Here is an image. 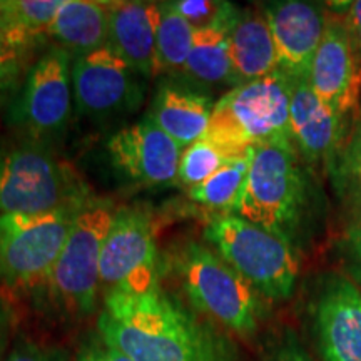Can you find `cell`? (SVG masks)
Returning <instances> with one entry per match:
<instances>
[{"instance_id": "cell-1", "label": "cell", "mask_w": 361, "mask_h": 361, "mask_svg": "<svg viewBox=\"0 0 361 361\" xmlns=\"http://www.w3.org/2000/svg\"><path fill=\"white\" fill-rule=\"evenodd\" d=\"M97 333L133 361H238L228 333L161 286L106 293Z\"/></svg>"}, {"instance_id": "cell-2", "label": "cell", "mask_w": 361, "mask_h": 361, "mask_svg": "<svg viewBox=\"0 0 361 361\" xmlns=\"http://www.w3.org/2000/svg\"><path fill=\"white\" fill-rule=\"evenodd\" d=\"M303 162L293 141L252 149L245 189L233 214L300 250L316 213L314 183Z\"/></svg>"}, {"instance_id": "cell-3", "label": "cell", "mask_w": 361, "mask_h": 361, "mask_svg": "<svg viewBox=\"0 0 361 361\" xmlns=\"http://www.w3.org/2000/svg\"><path fill=\"white\" fill-rule=\"evenodd\" d=\"M171 266L197 313L238 336L250 338L258 331L264 298L218 252L188 241L176 247Z\"/></svg>"}, {"instance_id": "cell-4", "label": "cell", "mask_w": 361, "mask_h": 361, "mask_svg": "<svg viewBox=\"0 0 361 361\" xmlns=\"http://www.w3.org/2000/svg\"><path fill=\"white\" fill-rule=\"evenodd\" d=\"M291 79L283 72L241 84L214 104L204 139L229 157H239L263 144L291 141Z\"/></svg>"}, {"instance_id": "cell-5", "label": "cell", "mask_w": 361, "mask_h": 361, "mask_svg": "<svg viewBox=\"0 0 361 361\" xmlns=\"http://www.w3.org/2000/svg\"><path fill=\"white\" fill-rule=\"evenodd\" d=\"M211 250L264 300H288L300 276L298 250L276 234L234 214H214L204 226Z\"/></svg>"}, {"instance_id": "cell-6", "label": "cell", "mask_w": 361, "mask_h": 361, "mask_svg": "<svg viewBox=\"0 0 361 361\" xmlns=\"http://www.w3.org/2000/svg\"><path fill=\"white\" fill-rule=\"evenodd\" d=\"M117 211L106 201L85 200L47 286L69 313L87 316L96 310L101 288V256Z\"/></svg>"}, {"instance_id": "cell-7", "label": "cell", "mask_w": 361, "mask_h": 361, "mask_svg": "<svg viewBox=\"0 0 361 361\" xmlns=\"http://www.w3.org/2000/svg\"><path fill=\"white\" fill-rule=\"evenodd\" d=\"M79 207L0 214V278L19 290L47 284Z\"/></svg>"}, {"instance_id": "cell-8", "label": "cell", "mask_w": 361, "mask_h": 361, "mask_svg": "<svg viewBox=\"0 0 361 361\" xmlns=\"http://www.w3.org/2000/svg\"><path fill=\"white\" fill-rule=\"evenodd\" d=\"M84 201L72 169L47 151L0 146V214L47 213Z\"/></svg>"}, {"instance_id": "cell-9", "label": "cell", "mask_w": 361, "mask_h": 361, "mask_svg": "<svg viewBox=\"0 0 361 361\" xmlns=\"http://www.w3.org/2000/svg\"><path fill=\"white\" fill-rule=\"evenodd\" d=\"M101 284L106 293L142 295L159 286L154 221L135 207L116 213L101 256Z\"/></svg>"}, {"instance_id": "cell-10", "label": "cell", "mask_w": 361, "mask_h": 361, "mask_svg": "<svg viewBox=\"0 0 361 361\" xmlns=\"http://www.w3.org/2000/svg\"><path fill=\"white\" fill-rule=\"evenodd\" d=\"M72 101V56L66 49H52L27 74L13 119L34 137H47L66 128Z\"/></svg>"}, {"instance_id": "cell-11", "label": "cell", "mask_w": 361, "mask_h": 361, "mask_svg": "<svg viewBox=\"0 0 361 361\" xmlns=\"http://www.w3.org/2000/svg\"><path fill=\"white\" fill-rule=\"evenodd\" d=\"M323 361H361V288L350 276L328 273L311 305Z\"/></svg>"}, {"instance_id": "cell-12", "label": "cell", "mask_w": 361, "mask_h": 361, "mask_svg": "<svg viewBox=\"0 0 361 361\" xmlns=\"http://www.w3.org/2000/svg\"><path fill=\"white\" fill-rule=\"evenodd\" d=\"M139 72L109 44L79 54L72 61V92L87 116H112L130 109L139 99Z\"/></svg>"}, {"instance_id": "cell-13", "label": "cell", "mask_w": 361, "mask_h": 361, "mask_svg": "<svg viewBox=\"0 0 361 361\" xmlns=\"http://www.w3.org/2000/svg\"><path fill=\"white\" fill-rule=\"evenodd\" d=\"M308 80L333 112L348 119L360 111L361 59L341 17L328 12L322 42L311 62Z\"/></svg>"}, {"instance_id": "cell-14", "label": "cell", "mask_w": 361, "mask_h": 361, "mask_svg": "<svg viewBox=\"0 0 361 361\" xmlns=\"http://www.w3.org/2000/svg\"><path fill=\"white\" fill-rule=\"evenodd\" d=\"M290 130L301 159L329 174L351 129L348 119L333 112L316 96L308 78H301L291 79Z\"/></svg>"}, {"instance_id": "cell-15", "label": "cell", "mask_w": 361, "mask_h": 361, "mask_svg": "<svg viewBox=\"0 0 361 361\" xmlns=\"http://www.w3.org/2000/svg\"><path fill=\"white\" fill-rule=\"evenodd\" d=\"M112 166L126 178L146 186L178 178L183 147L149 117L117 130L107 142Z\"/></svg>"}, {"instance_id": "cell-16", "label": "cell", "mask_w": 361, "mask_h": 361, "mask_svg": "<svg viewBox=\"0 0 361 361\" xmlns=\"http://www.w3.org/2000/svg\"><path fill=\"white\" fill-rule=\"evenodd\" d=\"M276 47L278 71L290 79L308 78L328 20L324 4L278 0L261 7Z\"/></svg>"}, {"instance_id": "cell-17", "label": "cell", "mask_w": 361, "mask_h": 361, "mask_svg": "<svg viewBox=\"0 0 361 361\" xmlns=\"http://www.w3.org/2000/svg\"><path fill=\"white\" fill-rule=\"evenodd\" d=\"M161 4L111 2L107 44L139 74H152Z\"/></svg>"}, {"instance_id": "cell-18", "label": "cell", "mask_w": 361, "mask_h": 361, "mask_svg": "<svg viewBox=\"0 0 361 361\" xmlns=\"http://www.w3.org/2000/svg\"><path fill=\"white\" fill-rule=\"evenodd\" d=\"M229 59L236 87L278 71L276 47L261 8H238L229 30Z\"/></svg>"}, {"instance_id": "cell-19", "label": "cell", "mask_w": 361, "mask_h": 361, "mask_svg": "<svg viewBox=\"0 0 361 361\" xmlns=\"http://www.w3.org/2000/svg\"><path fill=\"white\" fill-rule=\"evenodd\" d=\"M213 109V101L200 90L164 84L157 90L149 119L180 147H188L204 137Z\"/></svg>"}, {"instance_id": "cell-20", "label": "cell", "mask_w": 361, "mask_h": 361, "mask_svg": "<svg viewBox=\"0 0 361 361\" xmlns=\"http://www.w3.org/2000/svg\"><path fill=\"white\" fill-rule=\"evenodd\" d=\"M236 12L238 7L226 2L223 12L209 25L194 30L191 51L183 71L194 82L231 84L236 87L229 59V30Z\"/></svg>"}, {"instance_id": "cell-21", "label": "cell", "mask_w": 361, "mask_h": 361, "mask_svg": "<svg viewBox=\"0 0 361 361\" xmlns=\"http://www.w3.org/2000/svg\"><path fill=\"white\" fill-rule=\"evenodd\" d=\"M109 17L111 2L64 0L49 27V37L78 56L94 51L109 40Z\"/></svg>"}, {"instance_id": "cell-22", "label": "cell", "mask_w": 361, "mask_h": 361, "mask_svg": "<svg viewBox=\"0 0 361 361\" xmlns=\"http://www.w3.org/2000/svg\"><path fill=\"white\" fill-rule=\"evenodd\" d=\"M64 0H6L0 2V42L27 52L42 37Z\"/></svg>"}, {"instance_id": "cell-23", "label": "cell", "mask_w": 361, "mask_h": 361, "mask_svg": "<svg viewBox=\"0 0 361 361\" xmlns=\"http://www.w3.org/2000/svg\"><path fill=\"white\" fill-rule=\"evenodd\" d=\"M251 156L252 151L234 157L200 186L188 189L189 200L207 209L218 211V214H233L245 189Z\"/></svg>"}, {"instance_id": "cell-24", "label": "cell", "mask_w": 361, "mask_h": 361, "mask_svg": "<svg viewBox=\"0 0 361 361\" xmlns=\"http://www.w3.org/2000/svg\"><path fill=\"white\" fill-rule=\"evenodd\" d=\"M194 27L180 16L173 2L161 4V22L157 30L152 75L184 71L191 51Z\"/></svg>"}, {"instance_id": "cell-25", "label": "cell", "mask_w": 361, "mask_h": 361, "mask_svg": "<svg viewBox=\"0 0 361 361\" xmlns=\"http://www.w3.org/2000/svg\"><path fill=\"white\" fill-rule=\"evenodd\" d=\"M329 178L343 206L361 221V121L351 128Z\"/></svg>"}, {"instance_id": "cell-26", "label": "cell", "mask_w": 361, "mask_h": 361, "mask_svg": "<svg viewBox=\"0 0 361 361\" xmlns=\"http://www.w3.org/2000/svg\"><path fill=\"white\" fill-rule=\"evenodd\" d=\"M231 159L234 157H229L218 146L202 137L183 151L176 180L188 189L196 188L218 173Z\"/></svg>"}, {"instance_id": "cell-27", "label": "cell", "mask_w": 361, "mask_h": 361, "mask_svg": "<svg viewBox=\"0 0 361 361\" xmlns=\"http://www.w3.org/2000/svg\"><path fill=\"white\" fill-rule=\"evenodd\" d=\"M340 251L350 278L361 288V221H355L345 229Z\"/></svg>"}, {"instance_id": "cell-28", "label": "cell", "mask_w": 361, "mask_h": 361, "mask_svg": "<svg viewBox=\"0 0 361 361\" xmlns=\"http://www.w3.org/2000/svg\"><path fill=\"white\" fill-rule=\"evenodd\" d=\"M266 361H314L293 329L286 328L271 343Z\"/></svg>"}, {"instance_id": "cell-29", "label": "cell", "mask_w": 361, "mask_h": 361, "mask_svg": "<svg viewBox=\"0 0 361 361\" xmlns=\"http://www.w3.org/2000/svg\"><path fill=\"white\" fill-rule=\"evenodd\" d=\"M173 4L194 29L209 25L226 6V2H213V0H179Z\"/></svg>"}, {"instance_id": "cell-30", "label": "cell", "mask_w": 361, "mask_h": 361, "mask_svg": "<svg viewBox=\"0 0 361 361\" xmlns=\"http://www.w3.org/2000/svg\"><path fill=\"white\" fill-rule=\"evenodd\" d=\"M4 361H69L66 350L57 346L39 345L34 341H19Z\"/></svg>"}, {"instance_id": "cell-31", "label": "cell", "mask_w": 361, "mask_h": 361, "mask_svg": "<svg viewBox=\"0 0 361 361\" xmlns=\"http://www.w3.org/2000/svg\"><path fill=\"white\" fill-rule=\"evenodd\" d=\"M24 59V51L8 47V45L0 42V99L6 96L8 89L19 79Z\"/></svg>"}, {"instance_id": "cell-32", "label": "cell", "mask_w": 361, "mask_h": 361, "mask_svg": "<svg viewBox=\"0 0 361 361\" xmlns=\"http://www.w3.org/2000/svg\"><path fill=\"white\" fill-rule=\"evenodd\" d=\"M74 361H133L99 335H92L80 346Z\"/></svg>"}, {"instance_id": "cell-33", "label": "cell", "mask_w": 361, "mask_h": 361, "mask_svg": "<svg viewBox=\"0 0 361 361\" xmlns=\"http://www.w3.org/2000/svg\"><path fill=\"white\" fill-rule=\"evenodd\" d=\"M326 6H329L328 11L341 17L343 22H345L356 52H358L361 59V0H353V2H329Z\"/></svg>"}, {"instance_id": "cell-34", "label": "cell", "mask_w": 361, "mask_h": 361, "mask_svg": "<svg viewBox=\"0 0 361 361\" xmlns=\"http://www.w3.org/2000/svg\"><path fill=\"white\" fill-rule=\"evenodd\" d=\"M13 328V313L8 301L0 295V355L7 348Z\"/></svg>"}, {"instance_id": "cell-35", "label": "cell", "mask_w": 361, "mask_h": 361, "mask_svg": "<svg viewBox=\"0 0 361 361\" xmlns=\"http://www.w3.org/2000/svg\"><path fill=\"white\" fill-rule=\"evenodd\" d=\"M360 121H361V102H360Z\"/></svg>"}]
</instances>
